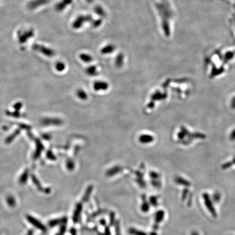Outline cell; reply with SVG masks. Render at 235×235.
<instances>
[{"instance_id":"6da1fadb","label":"cell","mask_w":235,"mask_h":235,"mask_svg":"<svg viewBox=\"0 0 235 235\" xmlns=\"http://www.w3.org/2000/svg\"><path fill=\"white\" fill-rule=\"evenodd\" d=\"M203 198L204 203H205L206 208L208 209V210L210 212L213 216L217 217V212L216 211L214 206L213 205L212 200L211 198L210 195H208L207 193H203Z\"/></svg>"},{"instance_id":"52a82bcc","label":"cell","mask_w":235,"mask_h":235,"mask_svg":"<svg viewBox=\"0 0 235 235\" xmlns=\"http://www.w3.org/2000/svg\"><path fill=\"white\" fill-rule=\"evenodd\" d=\"M114 49H115V48L114 46L112 45H109L102 49L101 52L104 54L110 53H112Z\"/></svg>"},{"instance_id":"7c38bea8","label":"cell","mask_w":235,"mask_h":235,"mask_svg":"<svg viewBox=\"0 0 235 235\" xmlns=\"http://www.w3.org/2000/svg\"><path fill=\"white\" fill-rule=\"evenodd\" d=\"M220 199V195H219L218 193H216L214 194L213 196V200L216 201V202H218V201H219V200Z\"/></svg>"},{"instance_id":"8fae6325","label":"cell","mask_w":235,"mask_h":235,"mask_svg":"<svg viewBox=\"0 0 235 235\" xmlns=\"http://www.w3.org/2000/svg\"><path fill=\"white\" fill-rule=\"evenodd\" d=\"M65 68V66L62 63H59L57 65V69L59 71H63Z\"/></svg>"},{"instance_id":"5b68a950","label":"cell","mask_w":235,"mask_h":235,"mask_svg":"<svg viewBox=\"0 0 235 235\" xmlns=\"http://www.w3.org/2000/svg\"><path fill=\"white\" fill-rule=\"evenodd\" d=\"M86 71H87V74L88 75L92 76H96V75H97V74H98L96 67H95L94 66H92L89 67L88 69H87Z\"/></svg>"},{"instance_id":"9c48e42d","label":"cell","mask_w":235,"mask_h":235,"mask_svg":"<svg viewBox=\"0 0 235 235\" xmlns=\"http://www.w3.org/2000/svg\"><path fill=\"white\" fill-rule=\"evenodd\" d=\"M176 182L177 183L182 185L186 186H189L190 185V183L188 181L186 180L185 179H182L181 177H177L176 179Z\"/></svg>"},{"instance_id":"30bf717a","label":"cell","mask_w":235,"mask_h":235,"mask_svg":"<svg viewBox=\"0 0 235 235\" xmlns=\"http://www.w3.org/2000/svg\"><path fill=\"white\" fill-rule=\"evenodd\" d=\"M122 62H123V56H122V55L119 56L118 57L117 59H116V64H117V66H122L121 65L122 64Z\"/></svg>"},{"instance_id":"ba28073f","label":"cell","mask_w":235,"mask_h":235,"mask_svg":"<svg viewBox=\"0 0 235 235\" xmlns=\"http://www.w3.org/2000/svg\"><path fill=\"white\" fill-rule=\"evenodd\" d=\"M164 212L162 211H158V212L156 213V217H155L156 222L157 223L161 222L164 218Z\"/></svg>"},{"instance_id":"3957f363","label":"cell","mask_w":235,"mask_h":235,"mask_svg":"<svg viewBox=\"0 0 235 235\" xmlns=\"http://www.w3.org/2000/svg\"><path fill=\"white\" fill-rule=\"evenodd\" d=\"M138 140L143 144H148L154 142V137L150 134H144L139 137Z\"/></svg>"},{"instance_id":"8992f818","label":"cell","mask_w":235,"mask_h":235,"mask_svg":"<svg viewBox=\"0 0 235 235\" xmlns=\"http://www.w3.org/2000/svg\"><path fill=\"white\" fill-rule=\"evenodd\" d=\"M80 58L82 61L85 62V63H90L93 61V58L90 55L86 53H82L80 55Z\"/></svg>"},{"instance_id":"7a4b0ae2","label":"cell","mask_w":235,"mask_h":235,"mask_svg":"<svg viewBox=\"0 0 235 235\" xmlns=\"http://www.w3.org/2000/svg\"><path fill=\"white\" fill-rule=\"evenodd\" d=\"M109 88V84L104 81H96L93 84V89L96 92H105L108 90Z\"/></svg>"},{"instance_id":"277c9868","label":"cell","mask_w":235,"mask_h":235,"mask_svg":"<svg viewBox=\"0 0 235 235\" xmlns=\"http://www.w3.org/2000/svg\"><path fill=\"white\" fill-rule=\"evenodd\" d=\"M77 97L82 100H86L88 99V94L83 89H79L76 92Z\"/></svg>"}]
</instances>
